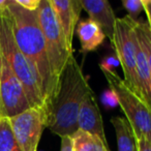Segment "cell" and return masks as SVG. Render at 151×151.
I'll use <instances>...</instances> for the list:
<instances>
[{
  "label": "cell",
  "instance_id": "cell-3",
  "mask_svg": "<svg viewBox=\"0 0 151 151\" xmlns=\"http://www.w3.org/2000/svg\"><path fill=\"white\" fill-rule=\"evenodd\" d=\"M0 52L9 62L15 75L21 81L31 108L45 114L47 121L46 104L42 95V82L29 61L26 59L14 37L9 9L0 14Z\"/></svg>",
  "mask_w": 151,
  "mask_h": 151
},
{
  "label": "cell",
  "instance_id": "cell-23",
  "mask_svg": "<svg viewBox=\"0 0 151 151\" xmlns=\"http://www.w3.org/2000/svg\"><path fill=\"white\" fill-rule=\"evenodd\" d=\"M139 145V151H151V143L145 138H137Z\"/></svg>",
  "mask_w": 151,
  "mask_h": 151
},
{
  "label": "cell",
  "instance_id": "cell-4",
  "mask_svg": "<svg viewBox=\"0 0 151 151\" xmlns=\"http://www.w3.org/2000/svg\"><path fill=\"white\" fill-rule=\"evenodd\" d=\"M38 20L45 36L47 55L53 77L59 87V82L66 64L73 56V50L68 48L64 34L57 22L50 0H40Z\"/></svg>",
  "mask_w": 151,
  "mask_h": 151
},
{
  "label": "cell",
  "instance_id": "cell-24",
  "mask_svg": "<svg viewBox=\"0 0 151 151\" xmlns=\"http://www.w3.org/2000/svg\"><path fill=\"white\" fill-rule=\"evenodd\" d=\"M1 71H2V55L0 52V79H1ZM0 117H5L4 112L2 109V105H1V99H0Z\"/></svg>",
  "mask_w": 151,
  "mask_h": 151
},
{
  "label": "cell",
  "instance_id": "cell-20",
  "mask_svg": "<svg viewBox=\"0 0 151 151\" xmlns=\"http://www.w3.org/2000/svg\"><path fill=\"white\" fill-rule=\"evenodd\" d=\"M16 3L29 12L37 11L40 4V0H15Z\"/></svg>",
  "mask_w": 151,
  "mask_h": 151
},
{
  "label": "cell",
  "instance_id": "cell-1",
  "mask_svg": "<svg viewBox=\"0 0 151 151\" xmlns=\"http://www.w3.org/2000/svg\"><path fill=\"white\" fill-rule=\"evenodd\" d=\"M7 9L17 46L32 65L42 82L48 119L50 105L56 95L58 86L49 63L45 36L38 20V12L26 11L18 5L15 0H9Z\"/></svg>",
  "mask_w": 151,
  "mask_h": 151
},
{
  "label": "cell",
  "instance_id": "cell-15",
  "mask_svg": "<svg viewBox=\"0 0 151 151\" xmlns=\"http://www.w3.org/2000/svg\"><path fill=\"white\" fill-rule=\"evenodd\" d=\"M0 151H20L7 117H0Z\"/></svg>",
  "mask_w": 151,
  "mask_h": 151
},
{
  "label": "cell",
  "instance_id": "cell-18",
  "mask_svg": "<svg viewBox=\"0 0 151 151\" xmlns=\"http://www.w3.org/2000/svg\"><path fill=\"white\" fill-rule=\"evenodd\" d=\"M118 66H120V61L116 54L108 55L99 63L101 71H115V68Z\"/></svg>",
  "mask_w": 151,
  "mask_h": 151
},
{
  "label": "cell",
  "instance_id": "cell-13",
  "mask_svg": "<svg viewBox=\"0 0 151 151\" xmlns=\"http://www.w3.org/2000/svg\"><path fill=\"white\" fill-rule=\"evenodd\" d=\"M111 123L115 129L118 151H139L137 137L126 118L113 117Z\"/></svg>",
  "mask_w": 151,
  "mask_h": 151
},
{
  "label": "cell",
  "instance_id": "cell-21",
  "mask_svg": "<svg viewBox=\"0 0 151 151\" xmlns=\"http://www.w3.org/2000/svg\"><path fill=\"white\" fill-rule=\"evenodd\" d=\"M61 138L60 151H75V143L71 136H62Z\"/></svg>",
  "mask_w": 151,
  "mask_h": 151
},
{
  "label": "cell",
  "instance_id": "cell-10",
  "mask_svg": "<svg viewBox=\"0 0 151 151\" xmlns=\"http://www.w3.org/2000/svg\"><path fill=\"white\" fill-rule=\"evenodd\" d=\"M50 3L64 34L67 46L73 50V33L82 9L80 0H50Z\"/></svg>",
  "mask_w": 151,
  "mask_h": 151
},
{
  "label": "cell",
  "instance_id": "cell-14",
  "mask_svg": "<svg viewBox=\"0 0 151 151\" xmlns=\"http://www.w3.org/2000/svg\"><path fill=\"white\" fill-rule=\"evenodd\" d=\"M75 151H110L99 137L78 129L73 134Z\"/></svg>",
  "mask_w": 151,
  "mask_h": 151
},
{
  "label": "cell",
  "instance_id": "cell-9",
  "mask_svg": "<svg viewBox=\"0 0 151 151\" xmlns=\"http://www.w3.org/2000/svg\"><path fill=\"white\" fill-rule=\"evenodd\" d=\"M77 122H78V128L80 130L99 137L106 145H108L103 118L92 89H90L83 99L79 110Z\"/></svg>",
  "mask_w": 151,
  "mask_h": 151
},
{
  "label": "cell",
  "instance_id": "cell-25",
  "mask_svg": "<svg viewBox=\"0 0 151 151\" xmlns=\"http://www.w3.org/2000/svg\"><path fill=\"white\" fill-rule=\"evenodd\" d=\"M9 0H0V14L3 13L7 9Z\"/></svg>",
  "mask_w": 151,
  "mask_h": 151
},
{
  "label": "cell",
  "instance_id": "cell-11",
  "mask_svg": "<svg viewBox=\"0 0 151 151\" xmlns=\"http://www.w3.org/2000/svg\"><path fill=\"white\" fill-rule=\"evenodd\" d=\"M81 6L89 15V19L97 24L105 35L112 42L114 36L116 19L108 0H80Z\"/></svg>",
  "mask_w": 151,
  "mask_h": 151
},
{
  "label": "cell",
  "instance_id": "cell-6",
  "mask_svg": "<svg viewBox=\"0 0 151 151\" xmlns=\"http://www.w3.org/2000/svg\"><path fill=\"white\" fill-rule=\"evenodd\" d=\"M136 21L125 16L120 19H116L114 36L112 40L115 54L120 61V66L123 70V81L126 86L140 95L138 73H137V59H136V31H134Z\"/></svg>",
  "mask_w": 151,
  "mask_h": 151
},
{
  "label": "cell",
  "instance_id": "cell-22",
  "mask_svg": "<svg viewBox=\"0 0 151 151\" xmlns=\"http://www.w3.org/2000/svg\"><path fill=\"white\" fill-rule=\"evenodd\" d=\"M143 7H144V11L147 14V19H148V26L149 29L151 32V0H142Z\"/></svg>",
  "mask_w": 151,
  "mask_h": 151
},
{
  "label": "cell",
  "instance_id": "cell-8",
  "mask_svg": "<svg viewBox=\"0 0 151 151\" xmlns=\"http://www.w3.org/2000/svg\"><path fill=\"white\" fill-rule=\"evenodd\" d=\"M0 99L4 116L7 118L15 117L31 108L21 81L3 57L0 79Z\"/></svg>",
  "mask_w": 151,
  "mask_h": 151
},
{
  "label": "cell",
  "instance_id": "cell-19",
  "mask_svg": "<svg viewBox=\"0 0 151 151\" xmlns=\"http://www.w3.org/2000/svg\"><path fill=\"white\" fill-rule=\"evenodd\" d=\"M101 101H103L104 106H105L107 109H113L116 108L119 105V101H118L117 95L115 94L112 89H107L105 92L101 95Z\"/></svg>",
  "mask_w": 151,
  "mask_h": 151
},
{
  "label": "cell",
  "instance_id": "cell-12",
  "mask_svg": "<svg viewBox=\"0 0 151 151\" xmlns=\"http://www.w3.org/2000/svg\"><path fill=\"white\" fill-rule=\"evenodd\" d=\"M77 33H78L83 52L95 51L103 44L106 38L101 28L90 19L81 21L78 24Z\"/></svg>",
  "mask_w": 151,
  "mask_h": 151
},
{
  "label": "cell",
  "instance_id": "cell-7",
  "mask_svg": "<svg viewBox=\"0 0 151 151\" xmlns=\"http://www.w3.org/2000/svg\"><path fill=\"white\" fill-rule=\"evenodd\" d=\"M20 151H37L42 130L47 127L45 114L35 108L9 118Z\"/></svg>",
  "mask_w": 151,
  "mask_h": 151
},
{
  "label": "cell",
  "instance_id": "cell-2",
  "mask_svg": "<svg viewBox=\"0 0 151 151\" xmlns=\"http://www.w3.org/2000/svg\"><path fill=\"white\" fill-rule=\"evenodd\" d=\"M91 87L73 55L66 64L59 87L49 109L47 127L59 137L73 136L78 128V114Z\"/></svg>",
  "mask_w": 151,
  "mask_h": 151
},
{
  "label": "cell",
  "instance_id": "cell-5",
  "mask_svg": "<svg viewBox=\"0 0 151 151\" xmlns=\"http://www.w3.org/2000/svg\"><path fill=\"white\" fill-rule=\"evenodd\" d=\"M109 88L117 95L119 106L137 138L151 143V110L140 96L132 92L116 71H103Z\"/></svg>",
  "mask_w": 151,
  "mask_h": 151
},
{
  "label": "cell",
  "instance_id": "cell-17",
  "mask_svg": "<svg viewBox=\"0 0 151 151\" xmlns=\"http://www.w3.org/2000/svg\"><path fill=\"white\" fill-rule=\"evenodd\" d=\"M122 5L127 11L128 17L134 21H137V18L144 9L142 0H122Z\"/></svg>",
  "mask_w": 151,
  "mask_h": 151
},
{
  "label": "cell",
  "instance_id": "cell-16",
  "mask_svg": "<svg viewBox=\"0 0 151 151\" xmlns=\"http://www.w3.org/2000/svg\"><path fill=\"white\" fill-rule=\"evenodd\" d=\"M134 31H136L137 37L140 42L142 50L146 55L147 62H148L149 71H150L151 78V32L147 23L136 21L134 24Z\"/></svg>",
  "mask_w": 151,
  "mask_h": 151
}]
</instances>
